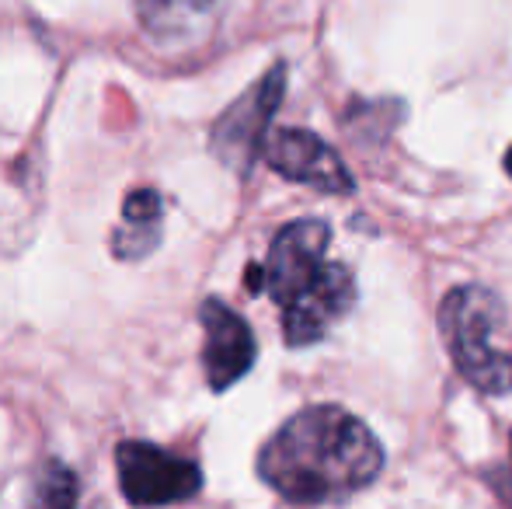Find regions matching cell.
Wrapping results in <instances>:
<instances>
[{
    "instance_id": "8992f818",
    "label": "cell",
    "mask_w": 512,
    "mask_h": 509,
    "mask_svg": "<svg viewBox=\"0 0 512 509\" xmlns=\"http://www.w3.org/2000/svg\"><path fill=\"white\" fill-rule=\"evenodd\" d=\"M262 157L276 175L290 178V182L310 185L328 196H349L356 192V178L345 168L338 150H331L310 129H269L265 136Z\"/></svg>"
},
{
    "instance_id": "5b68a950",
    "label": "cell",
    "mask_w": 512,
    "mask_h": 509,
    "mask_svg": "<svg viewBox=\"0 0 512 509\" xmlns=\"http://www.w3.org/2000/svg\"><path fill=\"white\" fill-rule=\"evenodd\" d=\"M283 95H286V67L276 63L262 81L251 84V88L213 123L209 147H213L216 161L227 164L234 175L248 178L255 161L262 157L265 136H269L276 109L283 105Z\"/></svg>"
},
{
    "instance_id": "277c9868",
    "label": "cell",
    "mask_w": 512,
    "mask_h": 509,
    "mask_svg": "<svg viewBox=\"0 0 512 509\" xmlns=\"http://www.w3.org/2000/svg\"><path fill=\"white\" fill-rule=\"evenodd\" d=\"M115 475L122 499L140 509L189 503L203 489V468L196 461L147 440H122L115 447Z\"/></svg>"
},
{
    "instance_id": "9c48e42d",
    "label": "cell",
    "mask_w": 512,
    "mask_h": 509,
    "mask_svg": "<svg viewBox=\"0 0 512 509\" xmlns=\"http://www.w3.org/2000/svg\"><path fill=\"white\" fill-rule=\"evenodd\" d=\"M164 231V199L157 189H136L122 203V224L112 231V255L136 262L157 252Z\"/></svg>"
},
{
    "instance_id": "30bf717a",
    "label": "cell",
    "mask_w": 512,
    "mask_h": 509,
    "mask_svg": "<svg viewBox=\"0 0 512 509\" xmlns=\"http://www.w3.org/2000/svg\"><path fill=\"white\" fill-rule=\"evenodd\" d=\"M77 475L63 461H46L35 475L28 509H77Z\"/></svg>"
},
{
    "instance_id": "52a82bcc",
    "label": "cell",
    "mask_w": 512,
    "mask_h": 509,
    "mask_svg": "<svg viewBox=\"0 0 512 509\" xmlns=\"http://www.w3.org/2000/svg\"><path fill=\"white\" fill-rule=\"evenodd\" d=\"M199 321H203V370L213 391H227L255 367L258 360V342L251 325L227 307L223 300L209 297L199 307Z\"/></svg>"
},
{
    "instance_id": "3957f363",
    "label": "cell",
    "mask_w": 512,
    "mask_h": 509,
    "mask_svg": "<svg viewBox=\"0 0 512 509\" xmlns=\"http://www.w3.org/2000/svg\"><path fill=\"white\" fill-rule=\"evenodd\" d=\"M506 318L499 293L488 286H453L439 304V328L457 374L481 394L512 391V356L492 346V332Z\"/></svg>"
},
{
    "instance_id": "6da1fadb",
    "label": "cell",
    "mask_w": 512,
    "mask_h": 509,
    "mask_svg": "<svg viewBox=\"0 0 512 509\" xmlns=\"http://www.w3.org/2000/svg\"><path fill=\"white\" fill-rule=\"evenodd\" d=\"M384 471V447L363 419L338 405H310L286 419L258 454V475L297 506H324L363 492Z\"/></svg>"
},
{
    "instance_id": "8fae6325",
    "label": "cell",
    "mask_w": 512,
    "mask_h": 509,
    "mask_svg": "<svg viewBox=\"0 0 512 509\" xmlns=\"http://www.w3.org/2000/svg\"><path fill=\"white\" fill-rule=\"evenodd\" d=\"M506 175L512 178V147L506 150Z\"/></svg>"
},
{
    "instance_id": "7a4b0ae2",
    "label": "cell",
    "mask_w": 512,
    "mask_h": 509,
    "mask_svg": "<svg viewBox=\"0 0 512 509\" xmlns=\"http://www.w3.org/2000/svg\"><path fill=\"white\" fill-rule=\"evenodd\" d=\"M331 227L324 220H293L272 238L269 258L248 269V290L269 293L283 311L286 346L321 342L356 304V279L328 258Z\"/></svg>"
},
{
    "instance_id": "ba28073f",
    "label": "cell",
    "mask_w": 512,
    "mask_h": 509,
    "mask_svg": "<svg viewBox=\"0 0 512 509\" xmlns=\"http://www.w3.org/2000/svg\"><path fill=\"white\" fill-rule=\"evenodd\" d=\"M220 0H136V18L147 35L164 46L192 42L213 25Z\"/></svg>"
}]
</instances>
